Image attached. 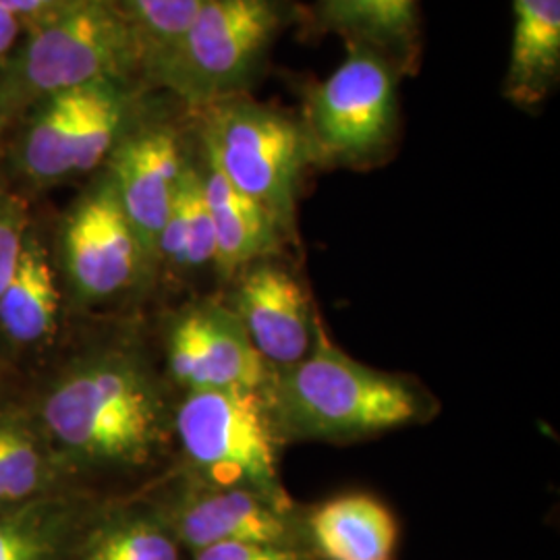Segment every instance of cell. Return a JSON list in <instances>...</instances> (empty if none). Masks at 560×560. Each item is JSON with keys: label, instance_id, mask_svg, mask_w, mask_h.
Listing matches in <instances>:
<instances>
[{"label": "cell", "instance_id": "obj_1", "mask_svg": "<svg viewBox=\"0 0 560 560\" xmlns=\"http://www.w3.org/2000/svg\"><path fill=\"white\" fill-rule=\"evenodd\" d=\"M143 73V44L117 0H65L25 25L0 65V119L7 127L44 98L92 83L145 85Z\"/></svg>", "mask_w": 560, "mask_h": 560}, {"label": "cell", "instance_id": "obj_2", "mask_svg": "<svg viewBox=\"0 0 560 560\" xmlns=\"http://www.w3.org/2000/svg\"><path fill=\"white\" fill-rule=\"evenodd\" d=\"M268 399L277 432L305 441L372 436L421 416L420 395L407 382L345 355L318 320L310 353L270 382Z\"/></svg>", "mask_w": 560, "mask_h": 560}, {"label": "cell", "instance_id": "obj_3", "mask_svg": "<svg viewBox=\"0 0 560 560\" xmlns=\"http://www.w3.org/2000/svg\"><path fill=\"white\" fill-rule=\"evenodd\" d=\"M42 423L67 455L115 465L145 463L164 434L154 382L119 353L69 370L44 397Z\"/></svg>", "mask_w": 560, "mask_h": 560}, {"label": "cell", "instance_id": "obj_4", "mask_svg": "<svg viewBox=\"0 0 560 560\" xmlns=\"http://www.w3.org/2000/svg\"><path fill=\"white\" fill-rule=\"evenodd\" d=\"M295 0H206L189 30L145 73L187 110L247 94L270 50L300 20Z\"/></svg>", "mask_w": 560, "mask_h": 560}, {"label": "cell", "instance_id": "obj_5", "mask_svg": "<svg viewBox=\"0 0 560 560\" xmlns=\"http://www.w3.org/2000/svg\"><path fill=\"white\" fill-rule=\"evenodd\" d=\"M189 115L196 120L201 152L289 235L301 175L312 162L300 119L247 94L212 102Z\"/></svg>", "mask_w": 560, "mask_h": 560}, {"label": "cell", "instance_id": "obj_6", "mask_svg": "<svg viewBox=\"0 0 560 560\" xmlns=\"http://www.w3.org/2000/svg\"><path fill=\"white\" fill-rule=\"evenodd\" d=\"M148 88L131 81H102L44 98L21 117L13 162L32 185H55L106 164Z\"/></svg>", "mask_w": 560, "mask_h": 560}, {"label": "cell", "instance_id": "obj_7", "mask_svg": "<svg viewBox=\"0 0 560 560\" xmlns=\"http://www.w3.org/2000/svg\"><path fill=\"white\" fill-rule=\"evenodd\" d=\"M400 78L381 52L349 46L339 69L305 90L298 119L310 161L360 166L382 159L399 136Z\"/></svg>", "mask_w": 560, "mask_h": 560}, {"label": "cell", "instance_id": "obj_8", "mask_svg": "<svg viewBox=\"0 0 560 560\" xmlns=\"http://www.w3.org/2000/svg\"><path fill=\"white\" fill-rule=\"evenodd\" d=\"M175 428L185 457L208 486L247 488L291 511L279 478V432L261 393L191 390Z\"/></svg>", "mask_w": 560, "mask_h": 560}, {"label": "cell", "instance_id": "obj_9", "mask_svg": "<svg viewBox=\"0 0 560 560\" xmlns=\"http://www.w3.org/2000/svg\"><path fill=\"white\" fill-rule=\"evenodd\" d=\"M189 162L179 125L143 104L104 164L150 261L156 260L162 229Z\"/></svg>", "mask_w": 560, "mask_h": 560}, {"label": "cell", "instance_id": "obj_10", "mask_svg": "<svg viewBox=\"0 0 560 560\" xmlns=\"http://www.w3.org/2000/svg\"><path fill=\"white\" fill-rule=\"evenodd\" d=\"M60 249L69 280L88 300L127 291L150 261L106 173L69 210Z\"/></svg>", "mask_w": 560, "mask_h": 560}, {"label": "cell", "instance_id": "obj_11", "mask_svg": "<svg viewBox=\"0 0 560 560\" xmlns=\"http://www.w3.org/2000/svg\"><path fill=\"white\" fill-rule=\"evenodd\" d=\"M173 378L191 390H254L268 382V363L241 328L233 310L201 305L175 322L168 337Z\"/></svg>", "mask_w": 560, "mask_h": 560}, {"label": "cell", "instance_id": "obj_12", "mask_svg": "<svg viewBox=\"0 0 560 560\" xmlns=\"http://www.w3.org/2000/svg\"><path fill=\"white\" fill-rule=\"evenodd\" d=\"M233 314L261 360L282 370L303 360L314 342L316 318L300 280L272 261L241 270Z\"/></svg>", "mask_w": 560, "mask_h": 560}, {"label": "cell", "instance_id": "obj_13", "mask_svg": "<svg viewBox=\"0 0 560 560\" xmlns=\"http://www.w3.org/2000/svg\"><path fill=\"white\" fill-rule=\"evenodd\" d=\"M162 523L191 552L217 544L295 546L291 511L235 486L206 483L183 494Z\"/></svg>", "mask_w": 560, "mask_h": 560}, {"label": "cell", "instance_id": "obj_14", "mask_svg": "<svg viewBox=\"0 0 560 560\" xmlns=\"http://www.w3.org/2000/svg\"><path fill=\"white\" fill-rule=\"evenodd\" d=\"M312 18L349 46L381 52L402 75L420 62V0H316Z\"/></svg>", "mask_w": 560, "mask_h": 560}, {"label": "cell", "instance_id": "obj_15", "mask_svg": "<svg viewBox=\"0 0 560 560\" xmlns=\"http://www.w3.org/2000/svg\"><path fill=\"white\" fill-rule=\"evenodd\" d=\"M198 152L203 196L217 237L214 268L224 277H233L247 266L272 256L284 240V233L266 208L241 194L214 162L201 150Z\"/></svg>", "mask_w": 560, "mask_h": 560}, {"label": "cell", "instance_id": "obj_16", "mask_svg": "<svg viewBox=\"0 0 560 560\" xmlns=\"http://www.w3.org/2000/svg\"><path fill=\"white\" fill-rule=\"evenodd\" d=\"M560 81V0H513L511 57L502 81L504 98L534 110Z\"/></svg>", "mask_w": 560, "mask_h": 560}, {"label": "cell", "instance_id": "obj_17", "mask_svg": "<svg viewBox=\"0 0 560 560\" xmlns=\"http://www.w3.org/2000/svg\"><path fill=\"white\" fill-rule=\"evenodd\" d=\"M307 532L324 560H393L399 525L386 504L368 494H347L320 504Z\"/></svg>", "mask_w": 560, "mask_h": 560}, {"label": "cell", "instance_id": "obj_18", "mask_svg": "<svg viewBox=\"0 0 560 560\" xmlns=\"http://www.w3.org/2000/svg\"><path fill=\"white\" fill-rule=\"evenodd\" d=\"M59 303V287L48 254L42 241L30 233L15 275L0 295V328L13 342H40L57 326Z\"/></svg>", "mask_w": 560, "mask_h": 560}, {"label": "cell", "instance_id": "obj_19", "mask_svg": "<svg viewBox=\"0 0 560 560\" xmlns=\"http://www.w3.org/2000/svg\"><path fill=\"white\" fill-rule=\"evenodd\" d=\"M159 258L179 270H201L217 264V237L203 196L198 159H191L183 173L179 191L159 240Z\"/></svg>", "mask_w": 560, "mask_h": 560}, {"label": "cell", "instance_id": "obj_20", "mask_svg": "<svg viewBox=\"0 0 560 560\" xmlns=\"http://www.w3.org/2000/svg\"><path fill=\"white\" fill-rule=\"evenodd\" d=\"M50 483V469L34 434L18 421H0V488L7 509L32 504Z\"/></svg>", "mask_w": 560, "mask_h": 560}, {"label": "cell", "instance_id": "obj_21", "mask_svg": "<svg viewBox=\"0 0 560 560\" xmlns=\"http://www.w3.org/2000/svg\"><path fill=\"white\" fill-rule=\"evenodd\" d=\"M179 546L162 521L129 517L98 529L80 560H180Z\"/></svg>", "mask_w": 560, "mask_h": 560}, {"label": "cell", "instance_id": "obj_22", "mask_svg": "<svg viewBox=\"0 0 560 560\" xmlns=\"http://www.w3.org/2000/svg\"><path fill=\"white\" fill-rule=\"evenodd\" d=\"M203 2L206 0H117L122 15L143 44L145 73L183 38Z\"/></svg>", "mask_w": 560, "mask_h": 560}, {"label": "cell", "instance_id": "obj_23", "mask_svg": "<svg viewBox=\"0 0 560 560\" xmlns=\"http://www.w3.org/2000/svg\"><path fill=\"white\" fill-rule=\"evenodd\" d=\"M65 517L25 504L0 511V560H57Z\"/></svg>", "mask_w": 560, "mask_h": 560}, {"label": "cell", "instance_id": "obj_24", "mask_svg": "<svg viewBox=\"0 0 560 560\" xmlns=\"http://www.w3.org/2000/svg\"><path fill=\"white\" fill-rule=\"evenodd\" d=\"M27 235L25 206L18 196L0 189V295L15 275Z\"/></svg>", "mask_w": 560, "mask_h": 560}, {"label": "cell", "instance_id": "obj_25", "mask_svg": "<svg viewBox=\"0 0 560 560\" xmlns=\"http://www.w3.org/2000/svg\"><path fill=\"white\" fill-rule=\"evenodd\" d=\"M194 560H307L295 546L217 544L194 552Z\"/></svg>", "mask_w": 560, "mask_h": 560}, {"label": "cell", "instance_id": "obj_26", "mask_svg": "<svg viewBox=\"0 0 560 560\" xmlns=\"http://www.w3.org/2000/svg\"><path fill=\"white\" fill-rule=\"evenodd\" d=\"M62 2L65 0H0V7L15 15L25 27L55 11Z\"/></svg>", "mask_w": 560, "mask_h": 560}, {"label": "cell", "instance_id": "obj_27", "mask_svg": "<svg viewBox=\"0 0 560 560\" xmlns=\"http://www.w3.org/2000/svg\"><path fill=\"white\" fill-rule=\"evenodd\" d=\"M21 30H23V23L0 7V65L15 50L21 38Z\"/></svg>", "mask_w": 560, "mask_h": 560}, {"label": "cell", "instance_id": "obj_28", "mask_svg": "<svg viewBox=\"0 0 560 560\" xmlns=\"http://www.w3.org/2000/svg\"><path fill=\"white\" fill-rule=\"evenodd\" d=\"M0 511H11V509H7V504H4V494H2V488H0Z\"/></svg>", "mask_w": 560, "mask_h": 560}, {"label": "cell", "instance_id": "obj_29", "mask_svg": "<svg viewBox=\"0 0 560 560\" xmlns=\"http://www.w3.org/2000/svg\"><path fill=\"white\" fill-rule=\"evenodd\" d=\"M2 129H4V122H2V119H0V133H2Z\"/></svg>", "mask_w": 560, "mask_h": 560}]
</instances>
